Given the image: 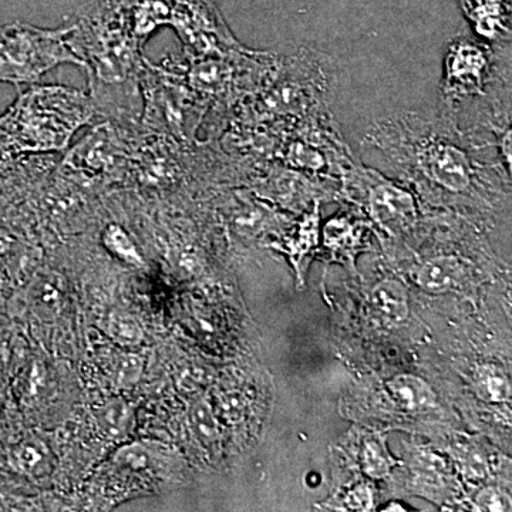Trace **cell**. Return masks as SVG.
Returning <instances> with one entry per match:
<instances>
[{"label":"cell","mask_w":512,"mask_h":512,"mask_svg":"<svg viewBox=\"0 0 512 512\" xmlns=\"http://www.w3.org/2000/svg\"><path fill=\"white\" fill-rule=\"evenodd\" d=\"M363 146L379 151L407 178L451 195L467 194L488 175L507 171L500 160L481 156L491 148L446 121L427 120L412 111L376 120L366 131Z\"/></svg>","instance_id":"obj_1"},{"label":"cell","mask_w":512,"mask_h":512,"mask_svg":"<svg viewBox=\"0 0 512 512\" xmlns=\"http://www.w3.org/2000/svg\"><path fill=\"white\" fill-rule=\"evenodd\" d=\"M67 40L89 73L94 109L136 116L144 42L136 0H92L70 23Z\"/></svg>","instance_id":"obj_2"},{"label":"cell","mask_w":512,"mask_h":512,"mask_svg":"<svg viewBox=\"0 0 512 512\" xmlns=\"http://www.w3.org/2000/svg\"><path fill=\"white\" fill-rule=\"evenodd\" d=\"M94 110L92 99L79 90L33 87L0 117V137L19 151H60Z\"/></svg>","instance_id":"obj_3"},{"label":"cell","mask_w":512,"mask_h":512,"mask_svg":"<svg viewBox=\"0 0 512 512\" xmlns=\"http://www.w3.org/2000/svg\"><path fill=\"white\" fill-rule=\"evenodd\" d=\"M501 46L488 45L478 37L454 36L447 43L440 83L441 117L451 127L468 104L485 100L487 103L511 96L510 50L498 53ZM510 49V47H508Z\"/></svg>","instance_id":"obj_4"},{"label":"cell","mask_w":512,"mask_h":512,"mask_svg":"<svg viewBox=\"0 0 512 512\" xmlns=\"http://www.w3.org/2000/svg\"><path fill=\"white\" fill-rule=\"evenodd\" d=\"M69 26L42 29L13 22L0 28V83L32 84L60 64L83 67L67 40Z\"/></svg>","instance_id":"obj_5"},{"label":"cell","mask_w":512,"mask_h":512,"mask_svg":"<svg viewBox=\"0 0 512 512\" xmlns=\"http://www.w3.org/2000/svg\"><path fill=\"white\" fill-rule=\"evenodd\" d=\"M348 184L350 190L365 197L370 217L387 234L399 237L416 227V198L402 185L362 164L350 171Z\"/></svg>","instance_id":"obj_6"},{"label":"cell","mask_w":512,"mask_h":512,"mask_svg":"<svg viewBox=\"0 0 512 512\" xmlns=\"http://www.w3.org/2000/svg\"><path fill=\"white\" fill-rule=\"evenodd\" d=\"M181 39L195 50L235 49L237 40L229 32L220 12L208 0H173L170 23Z\"/></svg>","instance_id":"obj_7"},{"label":"cell","mask_w":512,"mask_h":512,"mask_svg":"<svg viewBox=\"0 0 512 512\" xmlns=\"http://www.w3.org/2000/svg\"><path fill=\"white\" fill-rule=\"evenodd\" d=\"M478 39L493 46L511 45V0H460Z\"/></svg>","instance_id":"obj_8"},{"label":"cell","mask_w":512,"mask_h":512,"mask_svg":"<svg viewBox=\"0 0 512 512\" xmlns=\"http://www.w3.org/2000/svg\"><path fill=\"white\" fill-rule=\"evenodd\" d=\"M461 269H463V264L457 256H433L420 266L416 274V281L424 291L447 292L457 284L461 276Z\"/></svg>","instance_id":"obj_9"},{"label":"cell","mask_w":512,"mask_h":512,"mask_svg":"<svg viewBox=\"0 0 512 512\" xmlns=\"http://www.w3.org/2000/svg\"><path fill=\"white\" fill-rule=\"evenodd\" d=\"M394 399L409 412H421L430 409L436 403V394L429 384L416 376H397L389 383Z\"/></svg>","instance_id":"obj_10"},{"label":"cell","mask_w":512,"mask_h":512,"mask_svg":"<svg viewBox=\"0 0 512 512\" xmlns=\"http://www.w3.org/2000/svg\"><path fill=\"white\" fill-rule=\"evenodd\" d=\"M12 464L20 473L32 477H45L52 471V454L42 441L25 440L13 448Z\"/></svg>","instance_id":"obj_11"},{"label":"cell","mask_w":512,"mask_h":512,"mask_svg":"<svg viewBox=\"0 0 512 512\" xmlns=\"http://www.w3.org/2000/svg\"><path fill=\"white\" fill-rule=\"evenodd\" d=\"M372 302L377 311L383 313L386 318L400 322L406 319L409 313V302H407V292L400 282L389 281L380 282L375 286L372 292Z\"/></svg>","instance_id":"obj_12"},{"label":"cell","mask_w":512,"mask_h":512,"mask_svg":"<svg viewBox=\"0 0 512 512\" xmlns=\"http://www.w3.org/2000/svg\"><path fill=\"white\" fill-rule=\"evenodd\" d=\"M63 302L62 282L59 278L39 279L32 288V303L35 305L39 315L46 316L47 319L52 318L60 311V305Z\"/></svg>","instance_id":"obj_13"},{"label":"cell","mask_w":512,"mask_h":512,"mask_svg":"<svg viewBox=\"0 0 512 512\" xmlns=\"http://www.w3.org/2000/svg\"><path fill=\"white\" fill-rule=\"evenodd\" d=\"M97 417H99L101 429L113 439H121V437H126L130 433L133 413H131L127 403L113 400L101 409Z\"/></svg>","instance_id":"obj_14"},{"label":"cell","mask_w":512,"mask_h":512,"mask_svg":"<svg viewBox=\"0 0 512 512\" xmlns=\"http://www.w3.org/2000/svg\"><path fill=\"white\" fill-rule=\"evenodd\" d=\"M477 389L488 402H507L511 396V386L507 377L494 367H481L477 373Z\"/></svg>","instance_id":"obj_15"},{"label":"cell","mask_w":512,"mask_h":512,"mask_svg":"<svg viewBox=\"0 0 512 512\" xmlns=\"http://www.w3.org/2000/svg\"><path fill=\"white\" fill-rule=\"evenodd\" d=\"M111 338L124 346H136L143 339V330L133 316L128 313L114 312L109 319Z\"/></svg>","instance_id":"obj_16"},{"label":"cell","mask_w":512,"mask_h":512,"mask_svg":"<svg viewBox=\"0 0 512 512\" xmlns=\"http://www.w3.org/2000/svg\"><path fill=\"white\" fill-rule=\"evenodd\" d=\"M104 244L109 248L111 254L117 256L121 261L126 262L128 265L140 266L143 265V259L138 254L136 247H134L131 239L128 238L126 232L119 227H110L104 234Z\"/></svg>","instance_id":"obj_17"},{"label":"cell","mask_w":512,"mask_h":512,"mask_svg":"<svg viewBox=\"0 0 512 512\" xmlns=\"http://www.w3.org/2000/svg\"><path fill=\"white\" fill-rule=\"evenodd\" d=\"M191 426L197 434L198 440L205 446H211L218 439L217 421L214 419L210 406L205 402H198L192 409Z\"/></svg>","instance_id":"obj_18"},{"label":"cell","mask_w":512,"mask_h":512,"mask_svg":"<svg viewBox=\"0 0 512 512\" xmlns=\"http://www.w3.org/2000/svg\"><path fill=\"white\" fill-rule=\"evenodd\" d=\"M363 464H365L366 473L373 478L386 477L389 474V463L384 457L383 451L375 443L367 444L365 454H363Z\"/></svg>","instance_id":"obj_19"},{"label":"cell","mask_w":512,"mask_h":512,"mask_svg":"<svg viewBox=\"0 0 512 512\" xmlns=\"http://www.w3.org/2000/svg\"><path fill=\"white\" fill-rule=\"evenodd\" d=\"M478 505L484 511H505L507 510V500L504 495L494 488H488L478 497Z\"/></svg>","instance_id":"obj_20"},{"label":"cell","mask_w":512,"mask_h":512,"mask_svg":"<svg viewBox=\"0 0 512 512\" xmlns=\"http://www.w3.org/2000/svg\"><path fill=\"white\" fill-rule=\"evenodd\" d=\"M348 504L355 511H369L372 508V493L369 488L359 487L348 495Z\"/></svg>","instance_id":"obj_21"}]
</instances>
